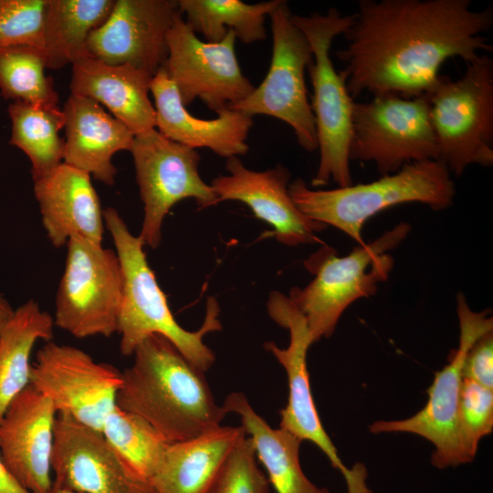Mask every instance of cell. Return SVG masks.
<instances>
[{
  "mask_svg": "<svg viewBox=\"0 0 493 493\" xmlns=\"http://www.w3.org/2000/svg\"><path fill=\"white\" fill-rule=\"evenodd\" d=\"M47 493H79V492L60 487L58 484L53 482L52 487Z\"/></svg>",
  "mask_w": 493,
  "mask_h": 493,
  "instance_id": "74e56055",
  "label": "cell"
},
{
  "mask_svg": "<svg viewBox=\"0 0 493 493\" xmlns=\"http://www.w3.org/2000/svg\"><path fill=\"white\" fill-rule=\"evenodd\" d=\"M115 0H47L42 47L47 68L58 69L89 56L86 44L110 15Z\"/></svg>",
  "mask_w": 493,
  "mask_h": 493,
  "instance_id": "484cf974",
  "label": "cell"
},
{
  "mask_svg": "<svg viewBox=\"0 0 493 493\" xmlns=\"http://www.w3.org/2000/svg\"><path fill=\"white\" fill-rule=\"evenodd\" d=\"M409 232L410 226L400 223L372 243L358 245L345 257H338L334 248L324 246L304 261L315 277L303 288H292L288 298L305 316L313 342L332 335L351 303L375 294L393 267L387 252Z\"/></svg>",
  "mask_w": 493,
  "mask_h": 493,
  "instance_id": "5b68a950",
  "label": "cell"
},
{
  "mask_svg": "<svg viewBox=\"0 0 493 493\" xmlns=\"http://www.w3.org/2000/svg\"><path fill=\"white\" fill-rule=\"evenodd\" d=\"M122 372L116 405L150 424L168 443L199 436L227 413L215 403L205 372L165 337L152 334L134 350Z\"/></svg>",
  "mask_w": 493,
  "mask_h": 493,
  "instance_id": "7a4b0ae2",
  "label": "cell"
},
{
  "mask_svg": "<svg viewBox=\"0 0 493 493\" xmlns=\"http://www.w3.org/2000/svg\"><path fill=\"white\" fill-rule=\"evenodd\" d=\"M222 406L241 419L257 457L267 470L268 482L277 493H330L311 482L299 461L301 440L282 428L271 427L240 392L229 393Z\"/></svg>",
  "mask_w": 493,
  "mask_h": 493,
  "instance_id": "d4e9b609",
  "label": "cell"
},
{
  "mask_svg": "<svg viewBox=\"0 0 493 493\" xmlns=\"http://www.w3.org/2000/svg\"><path fill=\"white\" fill-rule=\"evenodd\" d=\"M288 194L306 216L340 229L362 246V228L372 216L407 203L445 210L452 205L456 189L444 163L425 160L408 163L368 184L330 190L310 189L298 178L288 184Z\"/></svg>",
  "mask_w": 493,
  "mask_h": 493,
  "instance_id": "277c9868",
  "label": "cell"
},
{
  "mask_svg": "<svg viewBox=\"0 0 493 493\" xmlns=\"http://www.w3.org/2000/svg\"><path fill=\"white\" fill-rule=\"evenodd\" d=\"M279 2L178 0L177 5L187 25L195 34L201 33L207 42H219L231 30L244 44H252L266 38V17Z\"/></svg>",
  "mask_w": 493,
  "mask_h": 493,
  "instance_id": "83f0119b",
  "label": "cell"
},
{
  "mask_svg": "<svg viewBox=\"0 0 493 493\" xmlns=\"http://www.w3.org/2000/svg\"><path fill=\"white\" fill-rule=\"evenodd\" d=\"M462 377L493 390V330L471 346L464 361Z\"/></svg>",
  "mask_w": 493,
  "mask_h": 493,
  "instance_id": "e575fe53",
  "label": "cell"
},
{
  "mask_svg": "<svg viewBox=\"0 0 493 493\" xmlns=\"http://www.w3.org/2000/svg\"><path fill=\"white\" fill-rule=\"evenodd\" d=\"M153 75L130 65H110L87 56L72 64L71 94L94 100L134 134L156 128L150 97Z\"/></svg>",
  "mask_w": 493,
  "mask_h": 493,
  "instance_id": "603a6c76",
  "label": "cell"
},
{
  "mask_svg": "<svg viewBox=\"0 0 493 493\" xmlns=\"http://www.w3.org/2000/svg\"><path fill=\"white\" fill-rule=\"evenodd\" d=\"M292 15L283 0L269 14L272 57L268 71L249 96L230 109L252 118L267 115L286 122L299 145L314 152L318 150L317 131L305 82L312 50Z\"/></svg>",
  "mask_w": 493,
  "mask_h": 493,
  "instance_id": "30bf717a",
  "label": "cell"
},
{
  "mask_svg": "<svg viewBox=\"0 0 493 493\" xmlns=\"http://www.w3.org/2000/svg\"><path fill=\"white\" fill-rule=\"evenodd\" d=\"M123 273L116 251L72 238L55 300L54 325L79 339L118 332Z\"/></svg>",
  "mask_w": 493,
  "mask_h": 493,
  "instance_id": "ba28073f",
  "label": "cell"
},
{
  "mask_svg": "<svg viewBox=\"0 0 493 493\" xmlns=\"http://www.w3.org/2000/svg\"><path fill=\"white\" fill-rule=\"evenodd\" d=\"M101 434L126 467L149 482L170 444L142 417L117 405L105 419Z\"/></svg>",
  "mask_w": 493,
  "mask_h": 493,
  "instance_id": "f546056e",
  "label": "cell"
},
{
  "mask_svg": "<svg viewBox=\"0 0 493 493\" xmlns=\"http://www.w3.org/2000/svg\"><path fill=\"white\" fill-rule=\"evenodd\" d=\"M43 226L56 247L72 238L101 243L103 210L90 175L65 163L34 181Z\"/></svg>",
  "mask_w": 493,
  "mask_h": 493,
  "instance_id": "44dd1931",
  "label": "cell"
},
{
  "mask_svg": "<svg viewBox=\"0 0 493 493\" xmlns=\"http://www.w3.org/2000/svg\"><path fill=\"white\" fill-rule=\"evenodd\" d=\"M226 168L228 174L215 177L210 184L218 202L246 204L257 218L273 227L275 238L283 245L296 246L320 241L317 233L327 226L311 220L297 207L288 194L291 175L285 166L254 171L235 156L226 160Z\"/></svg>",
  "mask_w": 493,
  "mask_h": 493,
  "instance_id": "ac0fdd59",
  "label": "cell"
},
{
  "mask_svg": "<svg viewBox=\"0 0 493 493\" xmlns=\"http://www.w3.org/2000/svg\"><path fill=\"white\" fill-rule=\"evenodd\" d=\"M53 317L30 299L15 309L0 331V420L11 401L29 384L30 356L37 341H49Z\"/></svg>",
  "mask_w": 493,
  "mask_h": 493,
  "instance_id": "4316f807",
  "label": "cell"
},
{
  "mask_svg": "<svg viewBox=\"0 0 493 493\" xmlns=\"http://www.w3.org/2000/svg\"><path fill=\"white\" fill-rule=\"evenodd\" d=\"M493 7L472 9L470 0H360L347 40L337 57L354 100L362 93L416 98L426 95L453 58L466 64L493 46L483 36Z\"/></svg>",
  "mask_w": 493,
  "mask_h": 493,
  "instance_id": "6da1fadb",
  "label": "cell"
},
{
  "mask_svg": "<svg viewBox=\"0 0 493 493\" xmlns=\"http://www.w3.org/2000/svg\"><path fill=\"white\" fill-rule=\"evenodd\" d=\"M122 372L95 361L79 348L47 341L31 363L29 384L46 396L58 414L101 433L116 406Z\"/></svg>",
  "mask_w": 493,
  "mask_h": 493,
  "instance_id": "5bb4252c",
  "label": "cell"
},
{
  "mask_svg": "<svg viewBox=\"0 0 493 493\" xmlns=\"http://www.w3.org/2000/svg\"><path fill=\"white\" fill-rule=\"evenodd\" d=\"M179 13L174 0H115L108 19L89 35L87 52L154 75L167 58V35Z\"/></svg>",
  "mask_w": 493,
  "mask_h": 493,
  "instance_id": "2e32d148",
  "label": "cell"
},
{
  "mask_svg": "<svg viewBox=\"0 0 493 493\" xmlns=\"http://www.w3.org/2000/svg\"><path fill=\"white\" fill-rule=\"evenodd\" d=\"M295 25L307 37L312 61L308 67L313 88L311 110L320 151V162L311 185L320 187L333 181L338 187L352 184L349 144L354 100L343 77L337 72L330 54L333 39L343 35L353 22V15L336 8L326 14L292 15Z\"/></svg>",
  "mask_w": 493,
  "mask_h": 493,
  "instance_id": "8992f818",
  "label": "cell"
},
{
  "mask_svg": "<svg viewBox=\"0 0 493 493\" xmlns=\"http://www.w3.org/2000/svg\"><path fill=\"white\" fill-rule=\"evenodd\" d=\"M15 309L7 299L0 294V331L13 317Z\"/></svg>",
  "mask_w": 493,
  "mask_h": 493,
  "instance_id": "8d00e7d4",
  "label": "cell"
},
{
  "mask_svg": "<svg viewBox=\"0 0 493 493\" xmlns=\"http://www.w3.org/2000/svg\"><path fill=\"white\" fill-rule=\"evenodd\" d=\"M109 231L123 273V295L119 317L120 351L132 355L148 336L160 334L168 339L198 369L206 372L215 362L214 351L205 343V336L220 330V308L214 297L206 301L202 326L195 331L184 329L174 319L165 294L148 264L142 239L129 230L116 209L103 210Z\"/></svg>",
  "mask_w": 493,
  "mask_h": 493,
  "instance_id": "3957f363",
  "label": "cell"
},
{
  "mask_svg": "<svg viewBox=\"0 0 493 493\" xmlns=\"http://www.w3.org/2000/svg\"><path fill=\"white\" fill-rule=\"evenodd\" d=\"M267 308L269 317L289 332L287 348L282 349L273 341L264 343L265 349L274 355L288 376V403L280 410L279 427L301 441L308 440L316 445L342 475L347 493H372L366 482L364 465L358 463L348 467L322 425L309 383L307 353L314 342L305 316L288 296L276 290L269 294Z\"/></svg>",
  "mask_w": 493,
  "mask_h": 493,
  "instance_id": "8fae6325",
  "label": "cell"
},
{
  "mask_svg": "<svg viewBox=\"0 0 493 493\" xmlns=\"http://www.w3.org/2000/svg\"><path fill=\"white\" fill-rule=\"evenodd\" d=\"M0 493H30L23 488L5 466L0 456Z\"/></svg>",
  "mask_w": 493,
  "mask_h": 493,
  "instance_id": "d590c367",
  "label": "cell"
},
{
  "mask_svg": "<svg viewBox=\"0 0 493 493\" xmlns=\"http://www.w3.org/2000/svg\"><path fill=\"white\" fill-rule=\"evenodd\" d=\"M206 493H269L249 436L236 443Z\"/></svg>",
  "mask_w": 493,
  "mask_h": 493,
  "instance_id": "d6a6232c",
  "label": "cell"
},
{
  "mask_svg": "<svg viewBox=\"0 0 493 493\" xmlns=\"http://www.w3.org/2000/svg\"><path fill=\"white\" fill-rule=\"evenodd\" d=\"M43 50L30 45L0 48V92L5 100L58 107V96Z\"/></svg>",
  "mask_w": 493,
  "mask_h": 493,
  "instance_id": "4dcf8cb0",
  "label": "cell"
},
{
  "mask_svg": "<svg viewBox=\"0 0 493 493\" xmlns=\"http://www.w3.org/2000/svg\"><path fill=\"white\" fill-rule=\"evenodd\" d=\"M150 92L154 100L156 130L171 141L192 149L207 148L223 158L244 155L253 127V118L232 109L220 111L213 120L193 116L164 68L152 77Z\"/></svg>",
  "mask_w": 493,
  "mask_h": 493,
  "instance_id": "ffe728a7",
  "label": "cell"
},
{
  "mask_svg": "<svg viewBox=\"0 0 493 493\" xmlns=\"http://www.w3.org/2000/svg\"><path fill=\"white\" fill-rule=\"evenodd\" d=\"M437 160L460 176L472 164L493 165V60L481 54L462 77L440 76L426 94Z\"/></svg>",
  "mask_w": 493,
  "mask_h": 493,
  "instance_id": "52a82bcc",
  "label": "cell"
},
{
  "mask_svg": "<svg viewBox=\"0 0 493 493\" xmlns=\"http://www.w3.org/2000/svg\"><path fill=\"white\" fill-rule=\"evenodd\" d=\"M8 113L9 143L29 158L33 181L46 176L63 163L65 141L59 136L65 126L62 110L14 101L8 107Z\"/></svg>",
  "mask_w": 493,
  "mask_h": 493,
  "instance_id": "f1b7e54d",
  "label": "cell"
},
{
  "mask_svg": "<svg viewBox=\"0 0 493 493\" xmlns=\"http://www.w3.org/2000/svg\"><path fill=\"white\" fill-rule=\"evenodd\" d=\"M236 40L231 30L219 42L201 40L181 12L176 16L167 35L168 54L163 68L185 107L200 99L219 113L254 90L236 58Z\"/></svg>",
  "mask_w": 493,
  "mask_h": 493,
  "instance_id": "9a60e30c",
  "label": "cell"
},
{
  "mask_svg": "<svg viewBox=\"0 0 493 493\" xmlns=\"http://www.w3.org/2000/svg\"><path fill=\"white\" fill-rule=\"evenodd\" d=\"M456 313L458 347L449 356L448 364L435 373L433 383L427 390L426 404L409 418L376 421L369 426L373 434L411 433L427 439L435 446L431 462L437 468L467 463L458 431L462 368L471 346L484 334L493 330V320L488 311H473L462 293L456 296Z\"/></svg>",
  "mask_w": 493,
  "mask_h": 493,
  "instance_id": "7c38bea8",
  "label": "cell"
},
{
  "mask_svg": "<svg viewBox=\"0 0 493 493\" xmlns=\"http://www.w3.org/2000/svg\"><path fill=\"white\" fill-rule=\"evenodd\" d=\"M349 159L372 162L382 176L411 163L437 160L427 96L382 95L354 102Z\"/></svg>",
  "mask_w": 493,
  "mask_h": 493,
  "instance_id": "9c48e42d",
  "label": "cell"
},
{
  "mask_svg": "<svg viewBox=\"0 0 493 493\" xmlns=\"http://www.w3.org/2000/svg\"><path fill=\"white\" fill-rule=\"evenodd\" d=\"M245 435L242 426L220 425L199 436L170 443L150 483L156 493H206Z\"/></svg>",
  "mask_w": 493,
  "mask_h": 493,
  "instance_id": "cb8c5ba5",
  "label": "cell"
},
{
  "mask_svg": "<svg viewBox=\"0 0 493 493\" xmlns=\"http://www.w3.org/2000/svg\"><path fill=\"white\" fill-rule=\"evenodd\" d=\"M493 429V390L463 379L458 404V431L466 462L477 454L480 440Z\"/></svg>",
  "mask_w": 493,
  "mask_h": 493,
  "instance_id": "1f68e13d",
  "label": "cell"
},
{
  "mask_svg": "<svg viewBox=\"0 0 493 493\" xmlns=\"http://www.w3.org/2000/svg\"><path fill=\"white\" fill-rule=\"evenodd\" d=\"M47 0H0V48L16 45L42 47Z\"/></svg>",
  "mask_w": 493,
  "mask_h": 493,
  "instance_id": "836d02e7",
  "label": "cell"
},
{
  "mask_svg": "<svg viewBox=\"0 0 493 493\" xmlns=\"http://www.w3.org/2000/svg\"><path fill=\"white\" fill-rule=\"evenodd\" d=\"M54 483L79 493H156L132 474L102 434L57 414L51 459Z\"/></svg>",
  "mask_w": 493,
  "mask_h": 493,
  "instance_id": "e0dca14e",
  "label": "cell"
},
{
  "mask_svg": "<svg viewBox=\"0 0 493 493\" xmlns=\"http://www.w3.org/2000/svg\"><path fill=\"white\" fill-rule=\"evenodd\" d=\"M65 150L63 163L112 185L117 170L113 155L130 151L134 134L88 97L70 94L63 107Z\"/></svg>",
  "mask_w": 493,
  "mask_h": 493,
  "instance_id": "7402d4cb",
  "label": "cell"
},
{
  "mask_svg": "<svg viewBox=\"0 0 493 493\" xmlns=\"http://www.w3.org/2000/svg\"><path fill=\"white\" fill-rule=\"evenodd\" d=\"M57 414L52 403L28 384L11 401L0 420L1 458L30 493H47L52 487Z\"/></svg>",
  "mask_w": 493,
  "mask_h": 493,
  "instance_id": "d6986e66",
  "label": "cell"
},
{
  "mask_svg": "<svg viewBox=\"0 0 493 493\" xmlns=\"http://www.w3.org/2000/svg\"><path fill=\"white\" fill-rule=\"evenodd\" d=\"M130 152L143 204L139 237L144 246H160L163 220L181 200L194 198L202 209L219 203L211 185L199 174L201 156L196 150L152 129L135 135Z\"/></svg>",
  "mask_w": 493,
  "mask_h": 493,
  "instance_id": "4fadbf2b",
  "label": "cell"
}]
</instances>
